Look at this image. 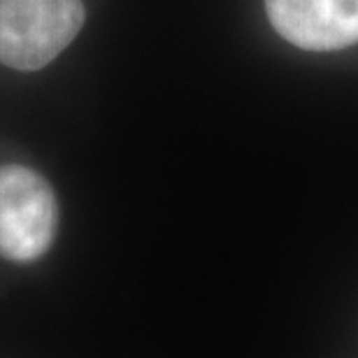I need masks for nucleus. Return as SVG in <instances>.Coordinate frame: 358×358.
<instances>
[{
	"instance_id": "obj_1",
	"label": "nucleus",
	"mask_w": 358,
	"mask_h": 358,
	"mask_svg": "<svg viewBox=\"0 0 358 358\" xmlns=\"http://www.w3.org/2000/svg\"><path fill=\"white\" fill-rule=\"evenodd\" d=\"M82 0H0V63L31 73L52 63L82 31Z\"/></svg>"
},
{
	"instance_id": "obj_2",
	"label": "nucleus",
	"mask_w": 358,
	"mask_h": 358,
	"mask_svg": "<svg viewBox=\"0 0 358 358\" xmlns=\"http://www.w3.org/2000/svg\"><path fill=\"white\" fill-rule=\"evenodd\" d=\"M59 205L52 184L26 166H0V256L33 263L52 247Z\"/></svg>"
},
{
	"instance_id": "obj_3",
	"label": "nucleus",
	"mask_w": 358,
	"mask_h": 358,
	"mask_svg": "<svg viewBox=\"0 0 358 358\" xmlns=\"http://www.w3.org/2000/svg\"><path fill=\"white\" fill-rule=\"evenodd\" d=\"M275 31L310 52H333L358 42V0H266Z\"/></svg>"
}]
</instances>
